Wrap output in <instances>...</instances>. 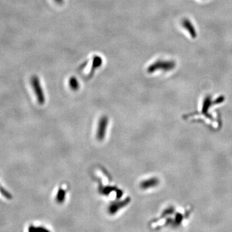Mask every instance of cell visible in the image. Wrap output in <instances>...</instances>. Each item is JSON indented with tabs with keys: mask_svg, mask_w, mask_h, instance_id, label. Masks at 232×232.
Returning <instances> with one entry per match:
<instances>
[{
	"mask_svg": "<svg viewBox=\"0 0 232 232\" xmlns=\"http://www.w3.org/2000/svg\"><path fill=\"white\" fill-rule=\"evenodd\" d=\"M215 101L211 103L206 100L202 106L201 110L194 113L188 114L184 116V119L190 121H201L214 130H218L221 127V119L220 115L213 111L214 106L219 104Z\"/></svg>",
	"mask_w": 232,
	"mask_h": 232,
	"instance_id": "6da1fadb",
	"label": "cell"
},
{
	"mask_svg": "<svg viewBox=\"0 0 232 232\" xmlns=\"http://www.w3.org/2000/svg\"><path fill=\"white\" fill-rule=\"evenodd\" d=\"M31 83H32L33 89L34 90L35 94H36L37 97V99L39 104H43L45 101V95H44L41 86V85H40V82L37 76L32 77Z\"/></svg>",
	"mask_w": 232,
	"mask_h": 232,
	"instance_id": "7a4b0ae2",
	"label": "cell"
},
{
	"mask_svg": "<svg viewBox=\"0 0 232 232\" xmlns=\"http://www.w3.org/2000/svg\"><path fill=\"white\" fill-rule=\"evenodd\" d=\"M108 124V119L107 116H103V117L100 118L98 123L96 132V138L98 141H101L104 139L106 132H107Z\"/></svg>",
	"mask_w": 232,
	"mask_h": 232,
	"instance_id": "3957f363",
	"label": "cell"
},
{
	"mask_svg": "<svg viewBox=\"0 0 232 232\" xmlns=\"http://www.w3.org/2000/svg\"><path fill=\"white\" fill-rule=\"evenodd\" d=\"M130 198L127 197L122 201L114 202V203L110 204V205L109 206L108 209V213L110 215L115 214L116 213H118V211H119L121 209H122L124 208L126 206H127L130 203Z\"/></svg>",
	"mask_w": 232,
	"mask_h": 232,
	"instance_id": "277c9868",
	"label": "cell"
},
{
	"mask_svg": "<svg viewBox=\"0 0 232 232\" xmlns=\"http://www.w3.org/2000/svg\"><path fill=\"white\" fill-rule=\"evenodd\" d=\"M159 183V180L157 178H150L147 180L143 181V182H141L140 184V187L143 189H148L150 188H153L155 187V186H157Z\"/></svg>",
	"mask_w": 232,
	"mask_h": 232,
	"instance_id": "5b68a950",
	"label": "cell"
},
{
	"mask_svg": "<svg viewBox=\"0 0 232 232\" xmlns=\"http://www.w3.org/2000/svg\"><path fill=\"white\" fill-rule=\"evenodd\" d=\"M66 194L67 191L62 188H60L58 191L56 197H55V201L57 203L59 204L63 203L65 198H66Z\"/></svg>",
	"mask_w": 232,
	"mask_h": 232,
	"instance_id": "8992f818",
	"label": "cell"
},
{
	"mask_svg": "<svg viewBox=\"0 0 232 232\" xmlns=\"http://www.w3.org/2000/svg\"><path fill=\"white\" fill-rule=\"evenodd\" d=\"M118 190V188L116 187H114V186H103V187L99 189V191L101 194L104 195H109L111 192H112L113 191H115Z\"/></svg>",
	"mask_w": 232,
	"mask_h": 232,
	"instance_id": "52a82bcc",
	"label": "cell"
},
{
	"mask_svg": "<svg viewBox=\"0 0 232 232\" xmlns=\"http://www.w3.org/2000/svg\"><path fill=\"white\" fill-rule=\"evenodd\" d=\"M70 87L74 91H76L79 88V84L78 79L75 77H72L69 80Z\"/></svg>",
	"mask_w": 232,
	"mask_h": 232,
	"instance_id": "ba28073f",
	"label": "cell"
},
{
	"mask_svg": "<svg viewBox=\"0 0 232 232\" xmlns=\"http://www.w3.org/2000/svg\"><path fill=\"white\" fill-rule=\"evenodd\" d=\"M29 232H42V231H49L43 227H35L34 226H30L28 228Z\"/></svg>",
	"mask_w": 232,
	"mask_h": 232,
	"instance_id": "9c48e42d",
	"label": "cell"
},
{
	"mask_svg": "<svg viewBox=\"0 0 232 232\" xmlns=\"http://www.w3.org/2000/svg\"><path fill=\"white\" fill-rule=\"evenodd\" d=\"M102 65V59L99 56H95L93 60V68H99Z\"/></svg>",
	"mask_w": 232,
	"mask_h": 232,
	"instance_id": "30bf717a",
	"label": "cell"
},
{
	"mask_svg": "<svg viewBox=\"0 0 232 232\" xmlns=\"http://www.w3.org/2000/svg\"><path fill=\"white\" fill-rule=\"evenodd\" d=\"M0 191H1L2 194L5 197H6L7 199H11L12 198V195L11 194H9L7 190H5L3 188L1 187V186H0Z\"/></svg>",
	"mask_w": 232,
	"mask_h": 232,
	"instance_id": "8fae6325",
	"label": "cell"
},
{
	"mask_svg": "<svg viewBox=\"0 0 232 232\" xmlns=\"http://www.w3.org/2000/svg\"><path fill=\"white\" fill-rule=\"evenodd\" d=\"M116 193H117V195H117V198L118 199H120L121 197V196H122V195H123V191H121V190H116Z\"/></svg>",
	"mask_w": 232,
	"mask_h": 232,
	"instance_id": "7c38bea8",
	"label": "cell"
},
{
	"mask_svg": "<svg viewBox=\"0 0 232 232\" xmlns=\"http://www.w3.org/2000/svg\"><path fill=\"white\" fill-rule=\"evenodd\" d=\"M55 2L59 4H61L63 2V0H55Z\"/></svg>",
	"mask_w": 232,
	"mask_h": 232,
	"instance_id": "4fadbf2b",
	"label": "cell"
}]
</instances>
